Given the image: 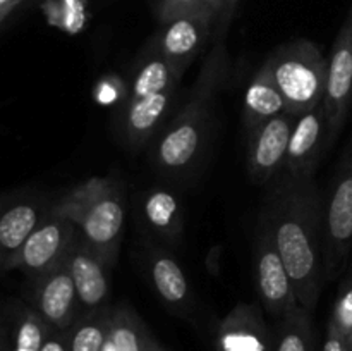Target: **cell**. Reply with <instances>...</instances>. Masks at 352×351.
<instances>
[{
    "label": "cell",
    "mask_w": 352,
    "mask_h": 351,
    "mask_svg": "<svg viewBox=\"0 0 352 351\" xmlns=\"http://www.w3.org/2000/svg\"><path fill=\"white\" fill-rule=\"evenodd\" d=\"M323 213L325 200L315 178H292L284 172L268 184L260 212L291 275L299 306L309 312L327 281Z\"/></svg>",
    "instance_id": "cell-1"
},
{
    "label": "cell",
    "mask_w": 352,
    "mask_h": 351,
    "mask_svg": "<svg viewBox=\"0 0 352 351\" xmlns=\"http://www.w3.org/2000/svg\"><path fill=\"white\" fill-rule=\"evenodd\" d=\"M229 71L226 41L217 40L203 61L188 100L158 138L153 153L158 171L179 176L195 167L206 147L217 100Z\"/></svg>",
    "instance_id": "cell-2"
},
{
    "label": "cell",
    "mask_w": 352,
    "mask_h": 351,
    "mask_svg": "<svg viewBox=\"0 0 352 351\" xmlns=\"http://www.w3.org/2000/svg\"><path fill=\"white\" fill-rule=\"evenodd\" d=\"M55 209L67 217L81 240L110 267L119 257L126 224V191L112 176H95L69 189Z\"/></svg>",
    "instance_id": "cell-3"
},
{
    "label": "cell",
    "mask_w": 352,
    "mask_h": 351,
    "mask_svg": "<svg viewBox=\"0 0 352 351\" xmlns=\"http://www.w3.org/2000/svg\"><path fill=\"white\" fill-rule=\"evenodd\" d=\"M294 117L323 103L329 78V58L320 45L308 38L280 45L265 61Z\"/></svg>",
    "instance_id": "cell-4"
},
{
    "label": "cell",
    "mask_w": 352,
    "mask_h": 351,
    "mask_svg": "<svg viewBox=\"0 0 352 351\" xmlns=\"http://www.w3.org/2000/svg\"><path fill=\"white\" fill-rule=\"evenodd\" d=\"M352 250V136L333 174L323 213V257L327 279L344 270Z\"/></svg>",
    "instance_id": "cell-5"
},
{
    "label": "cell",
    "mask_w": 352,
    "mask_h": 351,
    "mask_svg": "<svg viewBox=\"0 0 352 351\" xmlns=\"http://www.w3.org/2000/svg\"><path fill=\"white\" fill-rule=\"evenodd\" d=\"M78 236L74 224L62 215L54 203L47 217L38 224L36 229L21 248L14 268L21 270L31 282H34L67 258Z\"/></svg>",
    "instance_id": "cell-6"
},
{
    "label": "cell",
    "mask_w": 352,
    "mask_h": 351,
    "mask_svg": "<svg viewBox=\"0 0 352 351\" xmlns=\"http://www.w3.org/2000/svg\"><path fill=\"white\" fill-rule=\"evenodd\" d=\"M254 279L260 303L274 319H282L299 306L287 267L267 224L260 219L254 234Z\"/></svg>",
    "instance_id": "cell-7"
},
{
    "label": "cell",
    "mask_w": 352,
    "mask_h": 351,
    "mask_svg": "<svg viewBox=\"0 0 352 351\" xmlns=\"http://www.w3.org/2000/svg\"><path fill=\"white\" fill-rule=\"evenodd\" d=\"M330 147L339 138L352 107V3L329 55V78L323 98Z\"/></svg>",
    "instance_id": "cell-8"
},
{
    "label": "cell",
    "mask_w": 352,
    "mask_h": 351,
    "mask_svg": "<svg viewBox=\"0 0 352 351\" xmlns=\"http://www.w3.org/2000/svg\"><path fill=\"white\" fill-rule=\"evenodd\" d=\"M296 117L278 114L248 136V172L254 184L268 186L284 172Z\"/></svg>",
    "instance_id": "cell-9"
},
{
    "label": "cell",
    "mask_w": 352,
    "mask_h": 351,
    "mask_svg": "<svg viewBox=\"0 0 352 351\" xmlns=\"http://www.w3.org/2000/svg\"><path fill=\"white\" fill-rule=\"evenodd\" d=\"M54 203L41 195H19L0 202V272L12 270L21 248Z\"/></svg>",
    "instance_id": "cell-10"
},
{
    "label": "cell",
    "mask_w": 352,
    "mask_h": 351,
    "mask_svg": "<svg viewBox=\"0 0 352 351\" xmlns=\"http://www.w3.org/2000/svg\"><path fill=\"white\" fill-rule=\"evenodd\" d=\"M215 28L217 21L203 14L179 16L162 23L148 43L168 58L175 67L186 72L196 55L205 48Z\"/></svg>",
    "instance_id": "cell-11"
},
{
    "label": "cell",
    "mask_w": 352,
    "mask_h": 351,
    "mask_svg": "<svg viewBox=\"0 0 352 351\" xmlns=\"http://www.w3.org/2000/svg\"><path fill=\"white\" fill-rule=\"evenodd\" d=\"M330 148L329 120L323 103L296 117L289 140L284 174L292 178H315L320 160Z\"/></svg>",
    "instance_id": "cell-12"
},
{
    "label": "cell",
    "mask_w": 352,
    "mask_h": 351,
    "mask_svg": "<svg viewBox=\"0 0 352 351\" xmlns=\"http://www.w3.org/2000/svg\"><path fill=\"white\" fill-rule=\"evenodd\" d=\"M31 308L54 329L64 330L74 323L79 301L67 258L33 282Z\"/></svg>",
    "instance_id": "cell-13"
},
{
    "label": "cell",
    "mask_w": 352,
    "mask_h": 351,
    "mask_svg": "<svg viewBox=\"0 0 352 351\" xmlns=\"http://www.w3.org/2000/svg\"><path fill=\"white\" fill-rule=\"evenodd\" d=\"M69 270L78 292L79 313H89L110 305V267L81 236L72 244L67 257Z\"/></svg>",
    "instance_id": "cell-14"
},
{
    "label": "cell",
    "mask_w": 352,
    "mask_h": 351,
    "mask_svg": "<svg viewBox=\"0 0 352 351\" xmlns=\"http://www.w3.org/2000/svg\"><path fill=\"white\" fill-rule=\"evenodd\" d=\"M274 329L253 303H237L219 322L215 351H272Z\"/></svg>",
    "instance_id": "cell-15"
},
{
    "label": "cell",
    "mask_w": 352,
    "mask_h": 351,
    "mask_svg": "<svg viewBox=\"0 0 352 351\" xmlns=\"http://www.w3.org/2000/svg\"><path fill=\"white\" fill-rule=\"evenodd\" d=\"M175 89H164L141 98L126 100L122 107L124 140L129 147L141 148L157 134L174 100Z\"/></svg>",
    "instance_id": "cell-16"
},
{
    "label": "cell",
    "mask_w": 352,
    "mask_h": 351,
    "mask_svg": "<svg viewBox=\"0 0 352 351\" xmlns=\"http://www.w3.org/2000/svg\"><path fill=\"white\" fill-rule=\"evenodd\" d=\"M282 112H287L285 100L275 83L270 67L263 62L248 83L244 92L243 126L246 136Z\"/></svg>",
    "instance_id": "cell-17"
},
{
    "label": "cell",
    "mask_w": 352,
    "mask_h": 351,
    "mask_svg": "<svg viewBox=\"0 0 352 351\" xmlns=\"http://www.w3.org/2000/svg\"><path fill=\"white\" fill-rule=\"evenodd\" d=\"M146 262L151 286L162 301L179 315L189 312L192 306L191 284L177 260L167 251L153 250Z\"/></svg>",
    "instance_id": "cell-18"
},
{
    "label": "cell",
    "mask_w": 352,
    "mask_h": 351,
    "mask_svg": "<svg viewBox=\"0 0 352 351\" xmlns=\"http://www.w3.org/2000/svg\"><path fill=\"white\" fill-rule=\"evenodd\" d=\"M182 76H184V71L175 67L168 58H165L160 52H157L148 43L131 79L126 100L141 98V96L153 95L164 89L177 88Z\"/></svg>",
    "instance_id": "cell-19"
},
{
    "label": "cell",
    "mask_w": 352,
    "mask_h": 351,
    "mask_svg": "<svg viewBox=\"0 0 352 351\" xmlns=\"http://www.w3.org/2000/svg\"><path fill=\"white\" fill-rule=\"evenodd\" d=\"M144 222L155 234L167 241H177L184 226V209L175 193L167 188L148 189L141 200Z\"/></svg>",
    "instance_id": "cell-20"
},
{
    "label": "cell",
    "mask_w": 352,
    "mask_h": 351,
    "mask_svg": "<svg viewBox=\"0 0 352 351\" xmlns=\"http://www.w3.org/2000/svg\"><path fill=\"white\" fill-rule=\"evenodd\" d=\"M110 339L116 351H153L158 344L143 319L127 305H112Z\"/></svg>",
    "instance_id": "cell-21"
},
{
    "label": "cell",
    "mask_w": 352,
    "mask_h": 351,
    "mask_svg": "<svg viewBox=\"0 0 352 351\" xmlns=\"http://www.w3.org/2000/svg\"><path fill=\"white\" fill-rule=\"evenodd\" d=\"M272 351H322L316 343L313 312L298 306L277 320Z\"/></svg>",
    "instance_id": "cell-22"
},
{
    "label": "cell",
    "mask_w": 352,
    "mask_h": 351,
    "mask_svg": "<svg viewBox=\"0 0 352 351\" xmlns=\"http://www.w3.org/2000/svg\"><path fill=\"white\" fill-rule=\"evenodd\" d=\"M112 305L89 313H79L69 327V351H102L110 336Z\"/></svg>",
    "instance_id": "cell-23"
},
{
    "label": "cell",
    "mask_w": 352,
    "mask_h": 351,
    "mask_svg": "<svg viewBox=\"0 0 352 351\" xmlns=\"http://www.w3.org/2000/svg\"><path fill=\"white\" fill-rule=\"evenodd\" d=\"M54 327L48 326L33 308H26L17 315L7 351H40L41 344Z\"/></svg>",
    "instance_id": "cell-24"
},
{
    "label": "cell",
    "mask_w": 352,
    "mask_h": 351,
    "mask_svg": "<svg viewBox=\"0 0 352 351\" xmlns=\"http://www.w3.org/2000/svg\"><path fill=\"white\" fill-rule=\"evenodd\" d=\"M226 2L227 0H158L157 16L160 24L188 14H203L219 23Z\"/></svg>",
    "instance_id": "cell-25"
},
{
    "label": "cell",
    "mask_w": 352,
    "mask_h": 351,
    "mask_svg": "<svg viewBox=\"0 0 352 351\" xmlns=\"http://www.w3.org/2000/svg\"><path fill=\"white\" fill-rule=\"evenodd\" d=\"M352 330V274H346L340 282L332 315H330L327 332L336 334L340 339H346Z\"/></svg>",
    "instance_id": "cell-26"
},
{
    "label": "cell",
    "mask_w": 352,
    "mask_h": 351,
    "mask_svg": "<svg viewBox=\"0 0 352 351\" xmlns=\"http://www.w3.org/2000/svg\"><path fill=\"white\" fill-rule=\"evenodd\" d=\"M40 351H69V329L52 330L41 344Z\"/></svg>",
    "instance_id": "cell-27"
},
{
    "label": "cell",
    "mask_w": 352,
    "mask_h": 351,
    "mask_svg": "<svg viewBox=\"0 0 352 351\" xmlns=\"http://www.w3.org/2000/svg\"><path fill=\"white\" fill-rule=\"evenodd\" d=\"M237 6V0H227L226 2V9H223L222 16H220L219 23H217V40H223V36H226L227 33V28H229V23L230 19H232V14H234V9H236Z\"/></svg>",
    "instance_id": "cell-28"
},
{
    "label": "cell",
    "mask_w": 352,
    "mask_h": 351,
    "mask_svg": "<svg viewBox=\"0 0 352 351\" xmlns=\"http://www.w3.org/2000/svg\"><path fill=\"white\" fill-rule=\"evenodd\" d=\"M322 351H349V348H347L346 341L340 339L339 336L327 332L325 341H323Z\"/></svg>",
    "instance_id": "cell-29"
},
{
    "label": "cell",
    "mask_w": 352,
    "mask_h": 351,
    "mask_svg": "<svg viewBox=\"0 0 352 351\" xmlns=\"http://www.w3.org/2000/svg\"><path fill=\"white\" fill-rule=\"evenodd\" d=\"M23 2L26 0H0V26Z\"/></svg>",
    "instance_id": "cell-30"
},
{
    "label": "cell",
    "mask_w": 352,
    "mask_h": 351,
    "mask_svg": "<svg viewBox=\"0 0 352 351\" xmlns=\"http://www.w3.org/2000/svg\"><path fill=\"white\" fill-rule=\"evenodd\" d=\"M102 351H116V346H113V343H112V339H110V336H109V339H107L105 346H103Z\"/></svg>",
    "instance_id": "cell-31"
},
{
    "label": "cell",
    "mask_w": 352,
    "mask_h": 351,
    "mask_svg": "<svg viewBox=\"0 0 352 351\" xmlns=\"http://www.w3.org/2000/svg\"><path fill=\"white\" fill-rule=\"evenodd\" d=\"M0 351H7V341L6 336L2 334V330H0Z\"/></svg>",
    "instance_id": "cell-32"
},
{
    "label": "cell",
    "mask_w": 352,
    "mask_h": 351,
    "mask_svg": "<svg viewBox=\"0 0 352 351\" xmlns=\"http://www.w3.org/2000/svg\"><path fill=\"white\" fill-rule=\"evenodd\" d=\"M344 341H346V344H347V348H349V351H352V330L349 332V336H347Z\"/></svg>",
    "instance_id": "cell-33"
},
{
    "label": "cell",
    "mask_w": 352,
    "mask_h": 351,
    "mask_svg": "<svg viewBox=\"0 0 352 351\" xmlns=\"http://www.w3.org/2000/svg\"><path fill=\"white\" fill-rule=\"evenodd\" d=\"M153 351H167V350H165V348L164 346H162V344L160 343H158L157 344V346H155V350Z\"/></svg>",
    "instance_id": "cell-34"
},
{
    "label": "cell",
    "mask_w": 352,
    "mask_h": 351,
    "mask_svg": "<svg viewBox=\"0 0 352 351\" xmlns=\"http://www.w3.org/2000/svg\"><path fill=\"white\" fill-rule=\"evenodd\" d=\"M347 274H352V264H351V267H349V270H347Z\"/></svg>",
    "instance_id": "cell-35"
}]
</instances>
